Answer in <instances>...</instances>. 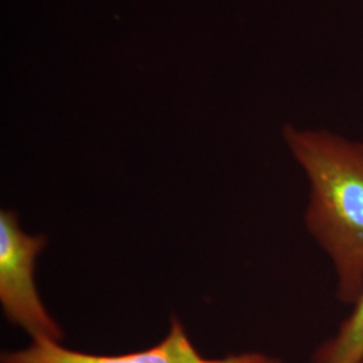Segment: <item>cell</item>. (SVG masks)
Here are the masks:
<instances>
[{
  "label": "cell",
  "instance_id": "cell-1",
  "mask_svg": "<svg viewBox=\"0 0 363 363\" xmlns=\"http://www.w3.org/2000/svg\"><path fill=\"white\" fill-rule=\"evenodd\" d=\"M283 138L308 182L304 226L330 261L349 306L363 286V142L286 125Z\"/></svg>",
  "mask_w": 363,
  "mask_h": 363
},
{
  "label": "cell",
  "instance_id": "cell-2",
  "mask_svg": "<svg viewBox=\"0 0 363 363\" xmlns=\"http://www.w3.org/2000/svg\"><path fill=\"white\" fill-rule=\"evenodd\" d=\"M48 244L43 234H27L13 210L0 211V304L10 323L33 339L62 342L64 331L43 304L35 281L39 255Z\"/></svg>",
  "mask_w": 363,
  "mask_h": 363
},
{
  "label": "cell",
  "instance_id": "cell-3",
  "mask_svg": "<svg viewBox=\"0 0 363 363\" xmlns=\"http://www.w3.org/2000/svg\"><path fill=\"white\" fill-rule=\"evenodd\" d=\"M1 363H283L279 357L259 351L233 354L223 358H206L196 350L186 328L171 316L169 333L159 343L145 350L118 355H99L67 349L52 339H33L21 350L1 354Z\"/></svg>",
  "mask_w": 363,
  "mask_h": 363
},
{
  "label": "cell",
  "instance_id": "cell-4",
  "mask_svg": "<svg viewBox=\"0 0 363 363\" xmlns=\"http://www.w3.org/2000/svg\"><path fill=\"white\" fill-rule=\"evenodd\" d=\"M311 363H363V286L335 333L315 349Z\"/></svg>",
  "mask_w": 363,
  "mask_h": 363
}]
</instances>
